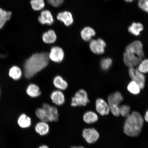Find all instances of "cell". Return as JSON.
Segmentation results:
<instances>
[{"label":"cell","instance_id":"cell-1","mask_svg":"<svg viewBox=\"0 0 148 148\" xmlns=\"http://www.w3.org/2000/svg\"><path fill=\"white\" fill-rule=\"evenodd\" d=\"M49 54L36 53L28 58L24 66V75L27 79L32 78L47 66L49 64Z\"/></svg>","mask_w":148,"mask_h":148},{"label":"cell","instance_id":"cell-2","mask_svg":"<svg viewBox=\"0 0 148 148\" xmlns=\"http://www.w3.org/2000/svg\"><path fill=\"white\" fill-rule=\"evenodd\" d=\"M126 118L123 125L124 132L131 137L138 136L143 127V117L139 112L134 111Z\"/></svg>","mask_w":148,"mask_h":148},{"label":"cell","instance_id":"cell-3","mask_svg":"<svg viewBox=\"0 0 148 148\" xmlns=\"http://www.w3.org/2000/svg\"><path fill=\"white\" fill-rule=\"evenodd\" d=\"M87 92L81 89L76 92L71 99V105L73 107L85 106L89 103Z\"/></svg>","mask_w":148,"mask_h":148},{"label":"cell","instance_id":"cell-4","mask_svg":"<svg viewBox=\"0 0 148 148\" xmlns=\"http://www.w3.org/2000/svg\"><path fill=\"white\" fill-rule=\"evenodd\" d=\"M123 62L129 68H135L138 66L143 60L134 52L125 50L123 55Z\"/></svg>","mask_w":148,"mask_h":148},{"label":"cell","instance_id":"cell-5","mask_svg":"<svg viewBox=\"0 0 148 148\" xmlns=\"http://www.w3.org/2000/svg\"><path fill=\"white\" fill-rule=\"evenodd\" d=\"M82 136L87 143L92 144L97 141L99 138V132L94 128H86L83 130Z\"/></svg>","mask_w":148,"mask_h":148},{"label":"cell","instance_id":"cell-6","mask_svg":"<svg viewBox=\"0 0 148 148\" xmlns=\"http://www.w3.org/2000/svg\"><path fill=\"white\" fill-rule=\"evenodd\" d=\"M129 73L132 80L137 83L142 90L145 87L146 78L144 74L135 68H129Z\"/></svg>","mask_w":148,"mask_h":148},{"label":"cell","instance_id":"cell-7","mask_svg":"<svg viewBox=\"0 0 148 148\" xmlns=\"http://www.w3.org/2000/svg\"><path fill=\"white\" fill-rule=\"evenodd\" d=\"M106 46L104 40L100 38L90 40L89 44L90 51L94 54L98 55L102 54L104 53Z\"/></svg>","mask_w":148,"mask_h":148},{"label":"cell","instance_id":"cell-8","mask_svg":"<svg viewBox=\"0 0 148 148\" xmlns=\"http://www.w3.org/2000/svg\"><path fill=\"white\" fill-rule=\"evenodd\" d=\"M64 56L63 50L59 46H55L52 47L49 54V60L56 63L62 62Z\"/></svg>","mask_w":148,"mask_h":148},{"label":"cell","instance_id":"cell-9","mask_svg":"<svg viewBox=\"0 0 148 148\" xmlns=\"http://www.w3.org/2000/svg\"><path fill=\"white\" fill-rule=\"evenodd\" d=\"M42 108L45 111L49 122H55L58 120L59 113L56 107L45 103L42 105Z\"/></svg>","mask_w":148,"mask_h":148},{"label":"cell","instance_id":"cell-10","mask_svg":"<svg viewBox=\"0 0 148 148\" xmlns=\"http://www.w3.org/2000/svg\"><path fill=\"white\" fill-rule=\"evenodd\" d=\"M95 108L97 113L101 116L108 115L110 112L108 103L101 98H99L96 100Z\"/></svg>","mask_w":148,"mask_h":148},{"label":"cell","instance_id":"cell-11","mask_svg":"<svg viewBox=\"0 0 148 148\" xmlns=\"http://www.w3.org/2000/svg\"><path fill=\"white\" fill-rule=\"evenodd\" d=\"M125 50L134 52L142 59L144 58V55L143 44L139 40H135L131 42L127 46Z\"/></svg>","mask_w":148,"mask_h":148},{"label":"cell","instance_id":"cell-12","mask_svg":"<svg viewBox=\"0 0 148 148\" xmlns=\"http://www.w3.org/2000/svg\"><path fill=\"white\" fill-rule=\"evenodd\" d=\"M108 103L109 107L119 106V105L123 100V95L121 92L116 91L111 94L108 97Z\"/></svg>","mask_w":148,"mask_h":148},{"label":"cell","instance_id":"cell-13","mask_svg":"<svg viewBox=\"0 0 148 148\" xmlns=\"http://www.w3.org/2000/svg\"><path fill=\"white\" fill-rule=\"evenodd\" d=\"M38 21L42 25H51L54 22V19L50 11H42L38 18Z\"/></svg>","mask_w":148,"mask_h":148},{"label":"cell","instance_id":"cell-14","mask_svg":"<svg viewBox=\"0 0 148 148\" xmlns=\"http://www.w3.org/2000/svg\"><path fill=\"white\" fill-rule=\"evenodd\" d=\"M51 99L54 104L58 106L63 104L65 101V98L63 92L62 90H58L52 92Z\"/></svg>","mask_w":148,"mask_h":148},{"label":"cell","instance_id":"cell-15","mask_svg":"<svg viewBox=\"0 0 148 148\" xmlns=\"http://www.w3.org/2000/svg\"><path fill=\"white\" fill-rule=\"evenodd\" d=\"M57 19L62 23L66 26H69L73 23V15L71 12L68 11L60 12L57 15Z\"/></svg>","mask_w":148,"mask_h":148},{"label":"cell","instance_id":"cell-16","mask_svg":"<svg viewBox=\"0 0 148 148\" xmlns=\"http://www.w3.org/2000/svg\"><path fill=\"white\" fill-rule=\"evenodd\" d=\"M35 130L40 136H45L49 132V125L47 122L40 121L35 125Z\"/></svg>","mask_w":148,"mask_h":148},{"label":"cell","instance_id":"cell-17","mask_svg":"<svg viewBox=\"0 0 148 148\" xmlns=\"http://www.w3.org/2000/svg\"><path fill=\"white\" fill-rule=\"evenodd\" d=\"M83 120L85 123L90 125L98 121L99 116L97 113L92 111H88L83 114Z\"/></svg>","mask_w":148,"mask_h":148},{"label":"cell","instance_id":"cell-18","mask_svg":"<svg viewBox=\"0 0 148 148\" xmlns=\"http://www.w3.org/2000/svg\"><path fill=\"white\" fill-rule=\"evenodd\" d=\"M96 32L95 30L90 27H86L83 28L81 32V38L85 41L88 42L91 40L92 37L95 36Z\"/></svg>","mask_w":148,"mask_h":148},{"label":"cell","instance_id":"cell-19","mask_svg":"<svg viewBox=\"0 0 148 148\" xmlns=\"http://www.w3.org/2000/svg\"><path fill=\"white\" fill-rule=\"evenodd\" d=\"M42 40L45 43L51 44L54 43L57 40L56 33L52 29H50L43 33L42 35Z\"/></svg>","mask_w":148,"mask_h":148},{"label":"cell","instance_id":"cell-20","mask_svg":"<svg viewBox=\"0 0 148 148\" xmlns=\"http://www.w3.org/2000/svg\"><path fill=\"white\" fill-rule=\"evenodd\" d=\"M53 83L54 86L58 90H65L68 86L67 82L60 75H57L54 77L53 79Z\"/></svg>","mask_w":148,"mask_h":148},{"label":"cell","instance_id":"cell-21","mask_svg":"<svg viewBox=\"0 0 148 148\" xmlns=\"http://www.w3.org/2000/svg\"><path fill=\"white\" fill-rule=\"evenodd\" d=\"M18 125L22 128H27L31 126L32 124L31 118L25 114H22L18 120Z\"/></svg>","mask_w":148,"mask_h":148},{"label":"cell","instance_id":"cell-22","mask_svg":"<svg viewBox=\"0 0 148 148\" xmlns=\"http://www.w3.org/2000/svg\"><path fill=\"white\" fill-rule=\"evenodd\" d=\"M27 93L29 97L36 98L39 97L41 94L39 87L37 85L31 84L27 86L26 90Z\"/></svg>","mask_w":148,"mask_h":148},{"label":"cell","instance_id":"cell-23","mask_svg":"<svg viewBox=\"0 0 148 148\" xmlns=\"http://www.w3.org/2000/svg\"><path fill=\"white\" fill-rule=\"evenodd\" d=\"M144 27L140 23H133L128 28L129 32L134 36H139L140 32L143 30Z\"/></svg>","mask_w":148,"mask_h":148},{"label":"cell","instance_id":"cell-24","mask_svg":"<svg viewBox=\"0 0 148 148\" xmlns=\"http://www.w3.org/2000/svg\"><path fill=\"white\" fill-rule=\"evenodd\" d=\"M128 91L134 95H138L140 93L141 89L139 85L134 81H131L129 83L127 87Z\"/></svg>","mask_w":148,"mask_h":148},{"label":"cell","instance_id":"cell-25","mask_svg":"<svg viewBox=\"0 0 148 148\" xmlns=\"http://www.w3.org/2000/svg\"><path fill=\"white\" fill-rule=\"evenodd\" d=\"M9 75L14 80H18L22 77L21 70L17 66H13L9 70Z\"/></svg>","mask_w":148,"mask_h":148},{"label":"cell","instance_id":"cell-26","mask_svg":"<svg viewBox=\"0 0 148 148\" xmlns=\"http://www.w3.org/2000/svg\"><path fill=\"white\" fill-rule=\"evenodd\" d=\"M30 3L33 10L36 11L42 10L45 6L44 0H31Z\"/></svg>","mask_w":148,"mask_h":148},{"label":"cell","instance_id":"cell-27","mask_svg":"<svg viewBox=\"0 0 148 148\" xmlns=\"http://www.w3.org/2000/svg\"><path fill=\"white\" fill-rule=\"evenodd\" d=\"M112 64V59L106 57L103 58L100 62V66L101 69L103 71H107L110 69Z\"/></svg>","mask_w":148,"mask_h":148},{"label":"cell","instance_id":"cell-28","mask_svg":"<svg viewBox=\"0 0 148 148\" xmlns=\"http://www.w3.org/2000/svg\"><path fill=\"white\" fill-rule=\"evenodd\" d=\"M138 66L137 68L141 73L143 74L148 73V59L142 60Z\"/></svg>","mask_w":148,"mask_h":148},{"label":"cell","instance_id":"cell-29","mask_svg":"<svg viewBox=\"0 0 148 148\" xmlns=\"http://www.w3.org/2000/svg\"><path fill=\"white\" fill-rule=\"evenodd\" d=\"M12 13L10 11H7L0 8V20L6 23L10 20Z\"/></svg>","mask_w":148,"mask_h":148},{"label":"cell","instance_id":"cell-30","mask_svg":"<svg viewBox=\"0 0 148 148\" xmlns=\"http://www.w3.org/2000/svg\"><path fill=\"white\" fill-rule=\"evenodd\" d=\"M36 114L37 117L40 121L49 122V120L46 116L45 111L44 109L42 108L37 109L36 110Z\"/></svg>","mask_w":148,"mask_h":148},{"label":"cell","instance_id":"cell-31","mask_svg":"<svg viewBox=\"0 0 148 148\" xmlns=\"http://www.w3.org/2000/svg\"><path fill=\"white\" fill-rule=\"evenodd\" d=\"M131 108L128 105H123L120 107V115L126 118L131 114Z\"/></svg>","mask_w":148,"mask_h":148},{"label":"cell","instance_id":"cell-32","mask_svg":"<svg viewBox=\"0 0 148 148\" xmlns=\"http://www.w3.org/2000/svg\"><path fill=\"white\" fill-rule=\"evenodd\" d=\"M138 5L140 9L148 13V0H139Z\"/></svg>","mask_w":148,"mask_h":148},{"label":"cell","instance_id":"cell-33","mask_svg":"<svg viewBox=\"0 0 148 148\" xmlns=\"http://www.w3.org/2000/svg\"><path fill=\"white\" fill-rule=\"evenodd\" d=\"M48 3L53 7H58L64 3V0H47Z\"/></svg>","mask_w":148,"mask_h":148},{"label":"cell","instance_id":"cell-34","mask_svg":"<svg viewBox=\"0 0 148 148\" xmlns=\"http://www.w3.org/2000/svg\"><path fill=\"white\" fill-rule=\"evenodd\" d=\"M143 118L144 121L147 122L148 123V110L146 111Z\"/></svg>","mask_w":148,"mask_h":148},{"label":"cell","instance_id":"cell-35","mask_svg":"<svg viewBox=\"0 0 148 148\" xmlns=\"http://www.w3.org/2000/svg\"><path fill=\"white\" fill-rule=\"evenodd\" d=\"M5 23H6L5 22L1 21V20H0V29L3 28L5 25Z\"/></svg>","mask_w":148,"mask_h":148},{"label":"cell","instance_id":"cell-36","mask_svg":"<svg viewBox=\"0 0 148 148\" xmlns=\"http://www.w3.org/2000/svg\"><path fill=\"white\" fill-rule=\"evenodd\" d=\"M38 148H49V147L45 145H42L40 146Z\"/></svg>","mask_w":148,"mask_h":148},{"label":"cell","instance_id":"cell-37","mask_svg":"<svg viewBox=\"0 0 148 148\" xmlns=\"http://www.w3.org/2000/svg\"><path fill=\"white\" fill-rule=\"evenodd\" d=\"M71 148H85L84 147H82V146H73Z\"/></svg>","mask_w":148,"mask_h":148},{"label":"cell","instance_id":"cell-38","mask_svg":"<svg viewBox=\"0 0 148 148\" xmlns=\"http://www.w3.org/2000/svg\"><path fill=\"white\" fill-rule=\"evenodd\" d=\"M5 55L0 54V58H5ZM1 88H0V97H1Z\"/></svg>","mask_w":148,"mask_h":148},{"label":"cell","instance_id":"cell-39","mask_svg":"<svg viewBox=\"0 0 148 148\" xmlns=\"http://www.w3.org/2000/svg\"><path fill=\"white\" fill-rule=\"evenodd\" d=\"M125 1L126 2H127L130 3L134 1V0H125Z\"/></svg>","mask_w":148,"mask_h":148}]
</instances>
